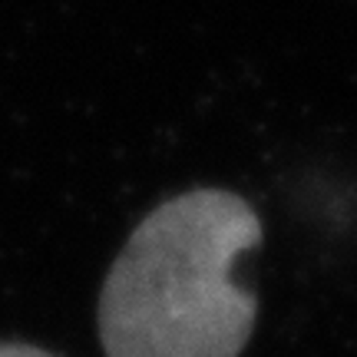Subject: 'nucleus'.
<instances>
[{"mask_svg": "<svg viewBox=\"0 0 357 357\" xmlns=\"http://www.w3.org/2000/svg\"><path fill=\"white\" fill-rule=\"evenodd\" d=\"M0 357H53V354L30 344H0Z\"/></svg>", "mask_w": 357, "mask_h": 357, "instance_id": "obj_2", "label": "nucleus"}, {"mask_svg": "<svg viewBox=\"0 0 357 357\" xmlns=\"http://www.w3.org/2000/svg\"><path fill=\"white\" fill-rule=\"evenodd\" d=\"M258 242L255 208L225 189L185 192L149 212L102 284L106 357H238L258 305L231 268Z\"/></svg>", "mask_w": 357, "mask_h": 357, "instance_id": "obj_1", "label": "nucleus"}]
</instances>
